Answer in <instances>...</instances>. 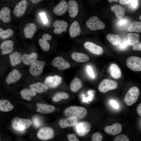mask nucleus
Instances as JSON below:
<instances>
[{"instance_id": "f257e3e1", "label": "nucleus", "mask_w": 141, "mask_h": 141, "mask_svg": "<svg viewBox=\"0 0 141 141\" xmlns=\"http://www.w3.org/2000/svg\"><path fill=\"white\" fill-rule=\"evenodd\" d=\"M65 115L67 117L74 116L77 119H81L87 115V111L85 108L80 106H72L67 108L64 111Z\"/></svg>"}, {"instance_id": "f03ea898", "label": "nucleus", "mask_w": 141, "mask_h": 141, "mask_svg": "<svg viewBox=\"0 0 141 141\" xmlns=\"http://www.w3.org/2000/svg\"><path fill=\"white\" fill-rule=\"evenodd\" d=\"M140 93V90L138 87L134 86L131 87L125 96V102L129 106L134 104L137 100Z\"/></svg>"}, {"instance_id": "7ed1b4c3", "label": "nucleus", "mask_w": 141, "mask_h": 141, "mask_svg": "<svg viewBox=\"0 0 141 141\" xmlns=\"http://www.w3.org/2000/svg\"><path fill=\"white\" fill-rule=\"evenodd\" d=\"M32 124L30 120L15 117L11 121V125L13 128L15 130L22 131L29 127Z\"/></svg>"}, {"instance_id": "20e7f679", "label": "nucleus", "mask_w": 141, "mask_h": 141, "mask_svg": "<svg viewBox=\"0 0 141 141\" xmlns=\"http://www.w3.org/2000/svg\"><path fill=\"white\" fill-rule=\"evenodd\" d=\"M118 86V84L116 81L107 79L103 80L100 83L98 86V90L100 92L104 93L109 90L115 89Z\"/></svg>"}, {"instance_id": "39448f33", "label": "nucleus", "mask_w": 141, "mask_h": 141, "mask_svg": "<svg viewBox=\"0 0 141 141\" xmlns=\"http://www.w3.org/2000/svg\"><path fill=\"white\" fill-rule=\"evenodd\" d=\"M86 25L91 31L102 30L105 27L104 24L96 16H92L86 21Z\"/></svg>"}, {"instance_id": "423d86ee", "label": "nucleus", "mask_w": 141, "mask_h": 141, "mask_svg": "<svg viewBox=\"0 0 141 141\" xmlns=\"http://www.w3.org/2000/svg\"><path fill=\"white\" fill-rule=\"evenodd\" d=\"M127 67L134 71H141V58L138 57L132 56L128 57L126 62Z\"/></svg>"}, {"instance_id": "0eeeda50", "label": "nucleus", "mask_w": 141, "mask_h": 141, "mask_svg": "<svg viewBox=\"0 0 141 141\" xmlns=\"http://www.w3.org/2000/svg\"><path fill=\"white\" fill-rule=\"evenodd\" d=\"M45 64L44 61L36 60L31 64L29 69L30 73L34 76L40 75L43 71Z\"/></svg>"}, {"instance_id": "6e6552de", "label": "nucleus", "mask_w": 141, "mask_h": 141, "mask_svg": "<svg viewBox=\"0 0 141 141\" xmlns=\"http://www.w3.org/2000/svg\"><path fill=\"white\" fill-rule=\"evenodd\" d=\"M54 136V132L51 128L48 127H43L39 130L37 136L38 138L46 140L52 138Z\"/></svg>"}, {"instance_id": "1a4fd4ad", "label": "nucleus", "mask_w": 141, "mask_h": 141, "mask_svg": "<svg viewBox=\"0 0 141 141\" xmlns=\"http://www.w3.org/2000/svg\"><path fill=\"white\" fill-rule=\"evenodd\" d=\"M62 81V78L60 76L55 75L47 77L44 80V83L48 87L54 88L59 86Z\"/></svg>"}, {"instance_id": "9d476101", "label": "nucleus", "mask_w": 141, "mask_h": 141, "mask_svg": "<svg viewBox=\"0 0 141 141\" xmlns=\"http://www.w3.org/2000/svg\"><path fill=\"white\" fill-rule=\"evenodd\" d=\"M91 126L88 122L84 121L80 122L76 127V131L77 134L80 136L86 135L90 131Z\"/></svg>"}, {"instance_id": "9b49d317", "label": "nucleus", "mask_w": 141, "mask_h": 141, "mask_svg": "<svg viewBox=\"0 0 141 141\" xmlns=\"http://www.w3.org/2000/svg\"><path fill=\"white\" fill-rule=\"evenodd\" d=\"M51 64L53 66L57 67L59 70H65L70 67V64L60 56L55 58L52 60Z\"/></svg>"}, {"instance_id": "f8f14e48", "label": "nucleus", "mask_w": 141, "mask_h": 141, "mask_svg": "<svg viewBox=\"0 0 141 141\" xmlns=\"http://www.w3.org/2000/svg\"><path fill=\"white\" fill-rule=\"evenodd\" d=\"M27 3L26 0H22L15 6L13 13L17 17H20L25 13L26 10Z\"/></svg>"}, {"instance_id": "ddd939ff", "label": "nucleus", "mask_w": 141, "mask_h": 141, "mask_svg": "<svg viewBox=\"0 0 141 141\" xmlns=\"http://www.w3.org/2000/svg\"><path fill=\"white\" fill-rule=\"evenodd\" d=\"M84 45L86 49L94 54L101 55L103 52V50L102 47L93 42L87 41L85 43Z\"/></svg>"}, {"instance_id": "4468645a", "label": "nucleus", "mask_w": 141, "mask_h": 141, "mask_svg": "<svg viewBox=\"0 0 141 141\" xmlns=\"http://www.w3.org/2000/svg\"><path fill=\"white\" fill-rule=\"evenodd\" d=\"M122 125L118 123L113 124L112 125L107 126L104 128V131L107 134L114 136L120 133L122 131Z\"/></svg>"}, {"instance_id": "2eb2a0df", "label": "nucleus", "mask_w": 141, "mask_h": 141, "mask_svg": "<svg viewBox=\"0 0 141 141\" xmlns=\"http://www.w3.org/2000/svg\"><path fill=\"white\" fill-rule=\"evenodd\" d=\"M78 123V119L75 117L71 116L67 118L62 119L60 120L58 124L62 128H64L68 127L75 126Z\"/></svg>"}, {"instance_id": "dca6fc26", "label": "nucleus", "mask_w": 141, "mask_h": 141, "mask_svg": "<svg viewBox=\"0 0 141 141\" xmlns=\"http://www.w3.org/2000/svg\"><path fill=\"white\" fill-rule=\"evenodd\" d=\"M68 25V24L66 21L64 20H57L53 24V26L55 28L54 32L56 34H61L66 31Z\"/></svg>"}, {"instance_id": "f3484780", "label": "nucleus", "mask_w": 141, "mask_h": 141, "mask_svg": "<svg viewBox=\"0 0 141 141\" xmlns=\"http://www.w3.org/2000/svg\"><path fill=\"white\" fill-rule=\"evenodd\" d=\"M37 30V26L34 23H30L26 24L23 30L25 38L27 39H31L36 31Z\"/></svg>"}, {"instance_id": "a211bd4d", "label": "nucleus", "mask_w": 141, "mask_h": 141, "mask_svg": "<svg viewBox=\"0 0 141 141\" xmlns=\"http://www.w3.org/2000/svg\"><path fill=\"white\" fill-rule=\"evenodd\" d=\"M22 76L19 70L14 69L6 77L5 80L8 84L14 83L19 80Z\"/></svg>"}, {"instance_id": "6ab92c4d", "label": "nucleus", "mask_w": 141, "mask_h": 141, "mask_svg": "<svg viewBox=\"0 0 141 141\" xmlns=\"http://www.w3.org/2000/svg\"><path fill=\"white\" fill-rule=\"evenodd\" d=\"M79 5L75 0H70L68 4L67 10L69 15L71 18L75 17L78 12Z\"/></svg>"}, {"instance_id": "aec40b11", "label": "nucleus", "mask_w": 141, "mask_h": 141, "mask_svg": "<svg viewBox=\"0 0 141 141\" xmlns=\"http://www.w3.org/2000/svg\"><path fill=\"white\" fill-rule=\"evenodd\" d=\"M68 4L65 0L61 1L54 8V13L57 16H61L65 14L67 10Z\"/></svg>"}, {"instance_id": "412c9836", "label": "nucleus", "mask_w": 141, "mask_h": 141, "mask_svg": "<svg viewBox=\"0 0 141 141\" xmlns=\"http://www.w3.org/2000/svg\"><path fill=\"white\" fill-rule=\"evenodd\" d=\"M42 37L39 40V44L43 50L47 51L50 48V45L48 41L52 39V37L48 34H45L43 35Z\"/></svg>"}, {"instance_id": "4be33fe9", "label": "nucleus", "mask_w": 141, "mask_h": 141, "mask_svg": "<svg viewBox=\"0 0 141 141\" xmlns=\"http://www.w3.org/2000/svg\"><path fill=\"white\" fill-rule=\"evenodd\" d=\"M36 111L43 114H48L53 112L55 110V107L53 105L38 103L37 104Z\"/></svg>"}, {"instance_id": "5701e85b", "label": "nucleus", "mask_w": 141, "mask_h": 141, "mask_svg": "<svg viewBox=\"0 0 141 141\" xmlns=\"http://www.w3.org/2000/svg\"><path fill=\"white\" fill-rule=\"evenodd\" d=\"M14 43L13 42L10 40L6 41L2 43L0 45V48L3 55L10 53L13 49Z\"/></svg>"}, {"instance_id": "b1692460", "label": "nucleus", "mask_w": 141, "mask_h": 141, "mask_svg": "<svg viewBox=\"0 0 141 141\" xmlns=\"http://www.w3.org/2000/svg\"><path fill=\"white\" fill-rule=\"evenodd\" d=\"M81 32V29L79 23L77 21L73 22L70 27L69 36L72 38H75L79 36Z\"/></svg>"}, {"instance_id": "393cba45", "label": "nucleus", "mask_w": 141, "mask_h": 141, "mask_svg": "<svg viewBox=\"0 0 141 141\" xmlns=\"http://www.w3.org/2000/svg\"><path fill=\"white\" fill-rule=\"evenodd\" d=\"M30 87L31 90L38 93H41L46 91L48 87L45 84L38 82L31 84Z\"/></svg>"}, {"instance_id": "a878e982", "label": "nucleus", "mask_w": 141, "mask_h": 141, "mask_svg": "<svg viewBox=\"0 0 141 141\" xmlns=\"http://www.w3.org/2000/svg\"><path fill=\"white\" fill-rule=\"evenodd\" d=\"M38 57L37 53L32 52L30 54H24L22 56L21 59L24 63L27 65H29L36 60Z\"/></svg>"}, {"instance_id": "bb28decb", "label": "nucleus", "mask_w": 141, "mask_h": 141, "mask_svg": "<svg viewBox=\"0 0 141 141\" xmlns=\"http://www.w3.org/2000/svg\"><path fill=\"white\" fill-rule=\"evenodd\" d=\"M10 9L7 7L2 8L0 10V20L4 23H8L11 21Z\"/></svg>"}, {"instance_id": "cd10ccee", "label": "nucleus", "mask_w": 141, "mask_h": 141, "mask_svg": "<svg viewBox=\"0 0 141 141\" xmlns=\"http://www.w3.org/2000/svg\"><path fill=\"white\" fill-rule=\"evenodd\" d=\"M9 57L10 64L13 66H15L21 62V55L19 52H13L9 55Z\"/></svg>"}, {"instance_id": "c85d7f7f", "label": "nucleus", "mask_w": 141, "mask_h": 141, "mask_svg": "<svg viewBox=\"0 0 141 141\" xmlns=\"http://www.w3.org/2000/svg\"><path fill=\"white\" fill-rule=\"evenodd\" d=\"M127 37L128 39L127 40V42L129 46H133L140 42V36L138 33H129L127 34Z\"/></svg>"}, {"instance_id": "c756f323", "label": "nucleus", "mask_w": 141, "mask_h": 141, "mask_svg": "<svg viewBox=\"0 0 141 141\" xmlns=\"http://www.w3.org/2000/svg\"><path fill=\"white\" fill-rule=\"evenodd\" d=\"M111 9L114 13L116 17L119 19L122 18L125 14V8L119 5L116 4L112 6Z\"/></svg>"}, {"instance_id": "7c9ffc66", "label": "nucleus", "mask_w": 141, "mask_h": 141, "mask_svg": "<svg viewBox=\"0 0 141 141\" xmlns=\"http://www.w3.org/2000/svg\"><path fill=\"white\" fill-rule=\"evenodd\" d=\"M82 85L81 80L76 77L72 81L70 84V89L72 92H77L81 88Z\"/></svg>"}, {"instance_id": "2f4dec72", "label": "nucleus", "mask_w": 141, "mask_h": 141, "mask_svg": "<svg viewBox=\"0 0 141 141\" xmlns=\"http://www.w3.org/2000/svg\"><path fill=\"white\" fill-rule=\"evenodd\" d=\"M72 58L75 62H84L89 60V58L86 55L80 53L74 52L71 55Z\"/></svg>"}, {"instance_id": "473e14b6", "label": "nucleus", "mask_w": 141, "mask_h": 141, "mask_svg": "<svg viewBox=\"0 0 141 141\" xmlns=\"http://www.w3.org/2000/svg\"><path fill=\"white\" fill-rule=\"evenodd\" d=\"M110 71L111 76L113 78L118 79L120 78L121 76V70L116 64H111L110 67Z\"/></svg>"}, {"instance_id": "72a5a7b5", "label": "nucleus", "mask_w": 141, "mask_h": 141, "mask_svg": "<svg viewBox=\"0 0 141 141\" xmlns=\"http://www.w3.org/2000/svg\"><path fill=\"white\" fill-rule=\"evenodd\" d=\"M14 108V106L8 100H0V110L4 112L10 111Z\"/></svg>"}, {"instance_id": "f704fd0d", "label": "nucleus", "mask_w": 141, "mask_h": 141, "mask_svg": "<svg viewBox=\"0 0 141 141\" xmlns=\"http://www.w3.org/2000/svg\"><path fill=\"white\" fill-rule=\"evenodd\" d=\"M21 97L27 101L31 100L32 98L36 95V92L32 90L25 89L22 90L20 92Z\"/></svg>"}, {"instance_id": "c9c22d12", "label": "nucleus", "mask_w": 141, "mask_h": 141, "mask_svg": "<svg viewBox=\"0 0 141 141\" xmlns=\"http://www.w3.org/2000/svg\"><path fill=\"white\" fill-rule=\"evenodd\" d=\"M106 38L114 46H118L121 42L120 36L117 34H109L107 36Z\"/></svg>"}, {"instance_id": "e433bc0d", "label": "nucleus", "mask_w": 141, "mask_h": 141, "mask_svg": "<svg viewBox=\"0 0 141 141\" xmlns=\"http://www.w3.org/2000/svg\"><path fill=\"white\" fill-rule=\"evenodd\" d=\"M127 30L130 32H141V22L136 21L132 22L127 28Z\"/></svg>"}, {"instance_id": "4c0bfd02", "label": "nucleus", "mask_w": 141, "mask_h": 141, "mask_svg": "<svg viewBox=\"0 0 141 141\" xmlns=\"http://www.w3.org/2000/svg\"><path fill=\"white\" fill-rule=\"evenodd\" d=\"M13 31L10 29H7L4 30L0 28V38L5 39L11 37L14 35Z\"/></svg>"}, {"instance_id": "58836bf2", "label": "nucleus", "mask_w": 141, "mask_h": 141, "mask_svg": "<svg viewBox=\"0 0 141 141\" xmlns=\"http://www.w3.org/2000/svg\"><path fill=\"white\" fill-rule=\"evenodd\" d=\"M69 97V95L63 92H60L56 93L53 96V101L55 102H58L62 99H66Z\"/></svg>"}, {"instance_id": "ea45409f", "label": "nucleus", "mask_w": 141, "mask_h": 141, "mask_svg": "<svg viewBox=\"0 0 141 141\" xmlns=\"http://www.w3.org/2000/svg\"><path fill=\"white\" fill-rule=\"evenodd\" d=\"M128 21L127 19L125 18L119 19L117 22L118 26L120 28L125 27L128 24Z\"/></svg>"}, {"instance_id": "a19ab883", "label": "nucleus", "mask_w": 141, "mask_h": 141, "mask_svg": "<svg viewBox=\"0 0 141 141\" xmlns=\"http://www.w3.org/2000/svg\"><path fill=\"white\" fill-rule=\"evenodd\" d=\"M103 139V137L101 134L99 132H96L93 133L92 136V141H101Z\"/></svg>"}, {"instance_id": "79ce46f5", "label": "nucleus", "mask_w": 141, "mask_h": 141, "mask_svg": "<svg viewBox=\"0 0 141 141\" xmlns=\"http://www.w3.org/2000/svg\"><path fill=\"white\" fill-rule=\"evenodd\" d=\"M114 141H129L128 136L125 134H121L117 136L114 139Z\"/></svg>"}, {"instance_id": "37998d69", "label": "nucleus", "mask_w": 141, "mask_h": 141, "mask_svg": "<svg viewBox=\"0 0 141 141\" xmlns=\"http://www.w3.org/2000/svg\"><path fill=\"white\" fill-rule=\"evenodd\" d=\"M127 40L126 38L124 39L122 42H121L120 44L118 45L119 48L121 50H125L128 46L127 44Z\"/></svg>"}, {"instance_id": "c03bdc74", "label": "nucleus", "mask_w": 141, "mask_h": 141, "mask_svg": "<svg viewBox=\"0 0 141 141\" xmlns=\"http://www.w3.org/2000/svg\"><path fill=\"white\" fill-rule=\"evenodd\" d=\"M34 125L36 127H38L41 125V121L37 116H35L32 119Z\"/></svg>"}, {"instance_id": "a18cd8bd", "label": "nucleus", "mask_w": 141, "mask_h": 141, "mask_svg": "<svg viewBox=\"0 0 141 141\" xmlns=\"http://www.w3.org/2000/svg\"><path fill=\"white\" fill-rule=\"evenodd\" d=\"M67 137L69 141H79V140L77 138L76 135L74 134H69Z\"/></svg>"}, {"instance_id": "49530a36", "label": "nucleus", "mask_w": 141, "mask_h": 141, "mask_svg": "<svg viewBox=\"0 0 141 141\" xmlns=\"http://www.w3.org/2000/svg\"><path fill=\"white\" fill-rule=\"evenodd\" d=\"M130 3H131V7L133 9H136L138 7V0H131Z\"/></svg>"}, {"instance_id": "de8ad7c7", "label": "nucleus", "mask_w": 141, "mask_h": 141, "mask_svg": "<svg viewBox=\"0 0 141 141\" xmlns=\"http://www.w3.org/2000/svg\"><path fill=\"white\" fill-rule=\"evenodd\" d=\"M87 72L89 76L91 77L94 78L95 77L94 73L92 68L90 66H88L87 67Z\"/></svg>"}, {"instance_id": "09e8293b", "label": "nucleus", "mask_w": 141, "mask_h": 141, "mask_svg": "<svg viewBox=\"0 0 141 141\" xmlns=\"http://www.w3.org/2000/svg\"><path fill=\"white\" fill-rule=\"evenodd\" d=\"M40 16L41 17L43 22L44 24H46L48 22V19L46 17L45 13H41L39 14Z\"/></svg>"}, {"instance_id": "8fccbe9b", "label": "nucleus", "mask_w": 141, "mask_h": 141, "mask_svg": "<svg viewBox=\"0 0 141 141\" xmlns=\"http://www.w3.org/2000/svg\"><path fill=\"white\" fill-rule=\"evenodd\" d=\"M133 49L134 51L141 50V43L133 46Z\"/></svg>"}, {"instance_id": "3c124183", "label": "nucleus", "mask_w": 141, "mask_h": 141, "mask_svg": "<svg viewBox=\"0 0 141 141\" xmlns=\"http://www.w3.org/2000/svg\"><path fill=\"white\" fill-rule=\"evenodd\" d=\"M119 3L122 5H126L130 4L131 0H119Z\"/></svg>"}, {"instance_id": "603ef678", "label": "nucleus", "mask_w": 141, "mask_h": 141, "mask_svg": "<svg viewBox=\"0 0 141 141\" xmlns=\"http://www.w3.org/2000/svg\"><path fill=\"white\" fill-rule=\"evenodd\" d=\"M111 105L114 108H118L119 107V105L114 100L110 101Z\"/></svg>"}, {"instance_id": "864d4df0", "label": "nucleus", "mask_w": 141, "mask_h": 141, "mask_svg": "<svg viewBox=\"0 0 141 141\" xmlns=\"http://www.w3.org/2000/svg\"><path fill=\"white\" fill-rule=\"evenodd\" d=\"M137 113L139 116H141V103L139 104L137 108Z\"/></svg>"}, {"instance_id": "5fc2aeb1", "label": "nucleus", "mask_w": 141, "mask_h": 141, "mask_svg": "<svg viewBox=\"0 0 141 141\" xmlns=\"http://www.w3.org/2000/svg\"><path fill=\"white\" fill-rule=\"evenodd\" d=\"M43 0H31L32 3L33 4H35L39 3Z\"/></svg>"}, {"instance_id": "6e6d98bb", "label": "nucleus", "mask_w": 141, "mask_h": 141, "mask_svg": "<svg viewBox=\"0 0 141 141\" xmlns=\"http://www.w3.org/2000/svg\"><path fill=\"white\" fill-rule=\"evenodd\" d=\"M110 3H111L113 2H118L119 0H108Z\"/></svg>"}, {"instance_id": "4d7b16f0", "label": "nucleus", "mask_w": 141, "mask_h": 141, "mask_svg": "<svg viewBox=\"0 0 141 141\" xmlns=\"http://www.w3.org/2000/svg\"><path fill=\"white\" fill-rule=\"evenodd\" d=\"M141 15H140V16H139V19L140 20L141 19Z\"/></svg>"}, {"instance_id": "13d9d810", "label": "nucleus", "mask_w": 141, "mask_h": 141, "mask_svg": "<svg viewBox=\"0 0 141 141\" xmlns=\"http://www.w3.org/2000/svg\"><path fill=\"white\" fill-rule=\"evenodd\" d=\"M1 137V136L0 135V141H1V139H0Z\"/></svg>"}]
</instances>
